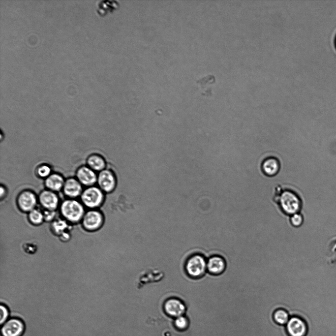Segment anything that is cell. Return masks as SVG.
<instances>
[{
  "label": "cell",
  "instance_id": "obj_1",
  "mask_svg": "<svg viewBox=\"0 0 336 336\" xmlns=\"http://www.w3.org/2000/svg\"><path fill=\"white\" fill-rule=\"evenodd\" d=\"M281 211L285 214L292 215L299 213L302 207V202L299 195L293 191H281L276 196Z\"/></svg>",
  "mask_w": 336,
  "mask_h": 336
},
{
  "label": "cell",
  "instance_id": "obj_2",
  "mask_svg": "<svg viewBox=\"0 0 336 336\" xmlns=\"http://www.w3.org/2000/svg\"><path fill=\"white\" fill-rule=\"evenodd\" d=\"M207 260L205 256L199 253L190 255L186 260L184 270L187 275L191 278L203 277L207 272Z\"/></svg>",
  "mask_w": 336,
  "mask_h": 336
},
{
  "label": "cell",
  "instance_id": "obj_3",
  "mask_svg": "<svg viewBox=\"0 0 336 336\" xmlns=\"http://www.w3.org/2000/svg\"><path fill=\"white\" fill-rule=\"evenodd\" d=\"M60 211L62 216L72 222L79 221L85 214L83 205L74 199L63 201L61 205Z\"/></svg>",
  "mask_w": 336,
  "mask_h": 336
},
{
  "label": "cell",
  "instance_id": "obj_4",
  "mask_svg": "<svg viewBox=\"0 0 336 336\" xmlns=\"http://www.w3.org/2000/svg\"><path fill=\"white\" fill-rule=\"evenodd\" d=\"M80 197L84 205L94 209L101 205L104 201V195L98 186H92L84 189Z\"/></svg>",
  "mask_w": 336,
  "mask_h": 336
},
{
  "label": "cell",
  "instance_id": "obj_5",
  "mask_svg": "<svg viewBox=\"0 0 336 336\" xmlns=\"http://www.w3.org/2000/svg\"><path fill=\"white\" fill-rule=\"evenodd\" d=\"M1 326V336H22L26 328L24 320L16 317L9 319Z\"/></svg>",
  "mask_w": 336,
  "mask_h": 336
},
{
  "label": "cell",
  "instance_id": "obj_6",
  "mask_svg": "<svg viewBox=\"0 0 336 336\" xmlns=\"http://www.w3.org/2000/svg\"><path fill=\"white\" fill-rule=\"evenodd\" d=\"M289 336H306L308 327L305 320L298 315L291 316L285 326Z\"/></svg>",
  "mask_w": 336,
  "mask_h": 336
},
{
  "label": "cell",
  "instance_id": "obj_7",
  "mask_svg": "<svg viewBox=\"0 0 336 336\" xmlns=\"http://www.w3.org/2000/svg\"><path fill=\"white\" fill-rule=\"evenodd\" d=\"M98 187L105 193H110L116 186V178L110 170L105 169L97 175Z\"/></svg>",
  "mask_w": 336,
  "mask_h": 336
},
{
  "label": "cell",
  "instance_id": "obj_8",
  "mask_svg": "<svg viewBox=\"0 0 336 336\" xmlns=\"http://www.w3.org/2000/svg\"><path fill=\"white\" fill-rule=\"evenodd\" d=\"M163 308L166 314L175 318L183 315L186 310L184 303L175 297L167 299L164 303Z\"/></svg>",
  "mask_w": 336,
  "mask_h": 336
},
{
  "label": "cell",
  "instance_id": "obj_9",
  "mask_svg": "<svg viewBox=\"0 0 336 336\" xmlns=\"http://www.w3.org/2000/svg\"><path fill=\"white\" fill-rule=\"evenodd\" d=\"M104 222V217L101 212L97 210H90L84 214L82 224L88 230H95L101 227Z\"/></svg>",
  "mask_w": 336,
  "mask_h": 336
},
{
  "label": "cell",
  "instance_id": "obj_10",
  "mask_svg": "<svg viewBox=\"0 0 336 336\" xmlns=\"http://www.w3.org/2000/svg\"><path fill=\"white\" fill-rule=\"evenodd\" d=\"M37 202L34 192L30 190H24L20 193L17 197V204L22 211L30 212L35 209Z\"/></svg>",
  "mask_w": 336,
  "mask_h": 336
},
{
  "label": "cell",
  "instance_id": "obj_11",
  "mask_svg": "<svg viewBox=\"0 0 336 336\" xmlns=\"http://www.w3.org/2000/svg\"><path fill=\"white\" fill-rule=\"evenodd\" d=\"M76 176L82 185L90 187L94 186L97 183L96 172L87 165L80 167L76 171Z\"/></svg>",
  "mask_w": 336,
  "mask_h": 336
},
{
  "label": "cell",
  "instance_id": "obj_12",
  "mask_svg": "<svg viewBox=\"0 0 336 336\" xmlns=\"http://www.w3.org/2000/svg\"><path fill=\"white\" fill-rule=\"evenodd\" d=\"M226 268L225 260L219 255H212L207 259V272L211 275H220L225 271Z\"/></svg>",
  "mask_w": 336,
  "mask_h": 336
},
{
  "label": "cell",
  "instance_id": "obj_13",
  "mask_svg": "<svg viewBox=\"0 0 336 336\" xmlns=\"http://www.w3.org/2000/svg\"><path fill=\"white\" fill-rule=\"evenodd\" d=\"M38 200L41 205L46 210L55 211L58 207L59 198L58 195L48 189L40 192Z\"/></svg>",
  "mask_w": 336,
  "mask_h": 336
},
{
  "label": "cell",
  "instance_id": "obj_14",
  "mask_svg": "<svg viewBox=\"0 0 336 336\" xmlns=\"http://www.w3.org/2000/svg\"><path fill=\"white\" fill-rule=\"evenodd\" d=\"M62 190L65 196L74 199L80 196L84 189L82 185L76 178H70L65 180Z\"/></svg>",
  "mask_w": 336,
  "mask_h": 336
},
{
  "label": "cell",
  "instance_id": "obj_15",
  "mask_svg": "<svg viewBox=\"0 0 336 336\" xmlns=\"http://www.w3.org/2000/svg\"><path fill=\"white\" fill-rule=\"evenodd\" d=\"M65 180L61 175L58 173H52L45 179V185L47 189L53 192H58L62 189Z\"/></svg>",
  "mask_w": 336,
  "mask_h": 336
},
{
  "label": "cell",
  "instance_id": "obj_16",
  "mask_svg": "<svg viewBox=\"0 0 336 336\" xmlns=\"http://www.w3.org/2000/svg\"><path fill=\"white\" fill-rule=\"evenodd\" d=\"M279 168V161L274 157H269L266 158L262 164V171L267 176H275L278 172Z\"/></svg>",
  "mask_w": 336,
  "mask_h": 336
},
{
  "label": "cell",
  "instance_id": "obj_17",
  "mask_svg": "<svg viewBox=\"0 0 336 336\" xmlns=\"http://www.w3.org/2000/svg\"><path fill=\"white\" fill-rule=\"evenodd\" d=\"M87 166L96 172L103 170L106 167V162L104 158L97 154L90 155L87 159Z\"/></svg>",
  "mask_w": 336,
  "mask_h": 336
},
{
  "label": "cell",
  "instance_id": "obj_18",
  "mask_svg": "<svg viewBox=\"0 0 336 336\" xmlns=\"http://www.w3.org/2000/svg\"><path fill=\"white\" fill-rule=\"evenodd\" d=\"M291 316L288 311L284 308H279L273 313V318L274 321L278 325L285 326Z\"/></svg>",
  "mask_w": 336,
  "mask_h": 336
},
{
  "label": "cell",
  "instance_id": "obj_19",
  "mask_svg": "<svg viewBox=\"0 0 336 336\" xmlns=\"http://www.w3.org/2000/svg\"><path fill=\"white\" fill-rule=\"evenodd\" d=\"M119 3L116 0H101L97 4V12L100 15H104L108 11H112L118 6Z\"/></svg>",
  "mask_w": 336,
  "mask_h": 336
},
{
  "label": "cell",
  "instance_id": "obj_20",
  "mask_svg": "<svg viewBox=\"0 0 336 336\" xmlns=\"http://www.w3.org/2000/svg\"><path fill=\"white\" fill-rule=\"evenodd\" d=\"M29 218L33 224L39 225L44 220L43 214L37 209H33L29 212Z\"/></svg>",
  "mask_w": 336,
  "mask_h": 336
},
{
  "label": "cell",
  "instance_id": "obj_21",
  "mask_svg": "<svg viewBox=\"0 0 336 336\" xmlns=\"http://www.w3.org/2000/svg\"><path fill=\"white\" fill-rule=\"evenodd\" d=\"M174 324L176 329L179 330H184L188 328L189 322L185 315H182L175 319Z\"/></svg>",
  "mask_w": 336,
  "mask_h": 336
},
{
  "label": "cell",
  "instance_id": "obj_22",
  "mask_svg": "<svg viewBox=\"0 0 336 336\" xmlns=\"http://www.w3.org/2000/svg\"><path fill=\"white\" fill-rule=\"evenodd\" d=\"M36 173L39 178L46 179L52 174L51 168L48 165L42 164L37 168Z\"/></svg>",
  "mask_w": 336,
  "mask_h": 336
},
{
  "label": "cell",
  "instance_id": "obj_23",
  "mask_svg": "<svg viewBox=\"0 0 336 336\" xmlns=\"http://www.w3.org/2000/svg\"><path fill=\"white\" fill-rule=\"evenodd\" d=\"M290 222L293 227H299L303 225L304 217L301 214L298 213L291 215Z\"/></svg>",
  "mask_w": 336,
  "mask_h": 336
},
{
  "label": "cell",
  "instance_id": "obj_24",
  "mask_svg": "<svg viewBox=\"0 0 336 336\" xmlns=\"http://www.w3.org/2000/svg\"><path fill=\"white\" fill-rule=\"evenodd\" d=\"M52 227L57 234H63L64 230L67 227V224L63 220H57L53 223Z\"/></svg>",
  "mask_w": 336,
  "mask_h": 336
},
{
  "label": "cell",
  "instance_id": "obj_25",
  "mask_svg": "<svg viewBox=\"0 0 336 336\" xmlns=\"http://www.w3.org/2000/svg\"><path fill=\"white\" fill-rule=\"evenodd\" d=\"M0 324L3 325L9 319V312L8 308L4 305L1 304L0 306Z\"/></svg>",
  "mask_w": 336,
  "mask_h": 336
},
{
  "label": "cell",
  "instance_id": "obj_26",
  "mask_svg": "<svg viewBox=\"0 0 336 336\" xmlns=\"http://www.w3.org/2000/svg\"><path fill=\"white\" fill-rule=\"evenodd\" d=\"M43 214L44 219L49 221L53 219L56 213L54 211L46 210Z\"/></svg>",
  "mask_w": 336,
  "mask_h": 336
},
{
  "label": "cell",
  "instance_id": "obj_27",
  "mask_svg": "<svg viewBox=\"0 0 336 336\" xmlns=\"http://www.w3.org/2000/svg\"><path fill=\"white\" fill-rule=\"evenodd\" d=\"M5 193H6L5 188L4 187H3L2 185H1L0 187V197H1V198L3 196H4Z\"/></svg>",
  "mask_w": 336,
  "mask_h": 336
},
{
  "label": "cell",
  "instance_id": "obj_28",
  "mask_svg": "<svg viewBox=\"0 0 336 336\" xmlns=\"http://www.w3.org/2000/svg\"><path fill=\"white\" fill-rule=\"evenodd\" d=\"M334 44H335V48H336V35H335V39H334Z\"/></svg>",
  "mask_w": 336,
  "mask_h": 336
},
{
  "label": "cell",
  "instance_id": "obj_29",
  "mask_svg": "<svg viewBox=\"0 0 336 336\" xmlns=\"http://www.w3.org/2000/svg\"><path fill=\"white\" fill-rule=\"evenodd\" d=\"M315 303H316V302H315ZM312 304H313V303H312ZM308 305H307V306H308ZM307 306H306V307H307ZM304 310H305V309H304ZM301 313H302V312H301ZM299 316H300V315H299Z\"/></svg>",
  "mask_w": 336,
  "mask_h": 336
}]
</instances>
